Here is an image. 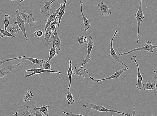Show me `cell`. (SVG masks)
<instances>
[{
  "label": "cell",
  "mask_w": 157,
  "mask_h": 116,
  "mask_svg": "<svg viewBox=\"0 0 157 116\" xmlns=\"http://www.w3.org/2000/svg\"><path fill=\"white\" fill-rule=\"evenodd\" d=\"M83 107H84L86 109H93L99 112H114L118 113V114H122L126 115L127 116H131L130 114H127L123 112H120L114 110L109 109H106L105 107L102 106H98L92 103H87L83 105Z\"/></svg>",
  "instance_id": "1"
},
{
  "label": "cell",
  "mask_w": 157,
  "mask_h": 116,
  "mask_svg": "<svg viewBox=\"0 0 157 116\" xmlns=\"http://www.w3.org/2000/svg\"><path fill=\"white\" fill-rule=\"evenodd\" d=\"M138 48H135V47L134 49L128 51L127 52L125 53L122 54H119L120 56H123V55H126L129 54L131 53L136 52L139 51L141 50L146 51L148 52H150L151 53H153V50L154 49L157 48V46H153L151 42L148 41L147 43L145 44L144 45V46L142 47H140L138 46Z\"/></svg>",
  "instance_id": "2"
},
{
  "label": "cell",
  "mask_w": 157,
  "mask_h": 116,
  "mask_svg": "<svg viewBox=\"0 0 157 116\" xmlns=\"http://www.w3.org/2000/svg\"><path fill=\"white\" fill-rule=\"evenodd\" d=\"M135 16L136 19L137 20V22L138 31L137 38V44H138L139 41V29L141 23L144 19L145 18L144 15L142 11V1L141 0L140 1L139 7L138 12L135 14Z\"/></svg>",
  "instance_id": "3"
},
{
  "label": "cell",
  "mask_w": 157,
  "mask_h": 116,
  "mask_svg": "<svg viewBox=\"0 0 157 116\" xmlns=\"http://www.w3.org/2000/svg\"><path fill=\"white\" fill-rule=\"evenodd\" d=\"M88 43L86 44L88 50V54L86 56L85 59L83 60L81 67H83L86 64L88 63L89 61L91 60L90 55L91 51L93 48L94 41L93 40L92 36H90L88 38Z\"/></svg>",
  "instance_id": "4"
},
{
  "label": "cell",
  "mask_w": 157,
  "mask_h": 116,
  "mask_svg": "<svg viewBox=\"0 0 157 116\" xmlns=\"http://www.w3.org/2000/svg\"><path fill=\"white\" fill-rule=\"evenodd\" d=\"M118 31L116 30L115 32L114 36L111 39L110 43V54L112 57L113 58L115 61H117L120 64L123 65L124 66L127 68V66L124 63H123L122 62L120 61L119 58V56L117 55L116 53V51H115L113 49V46H112V43L114 39L115 36L118 33Z\"/></svg>",
  "instance_id": "5"
},
{
  "label": "cell",
  "mask_w": 157,
  "mask_h": 116,
  "mask_svg": "<svg viewBox=\"0 0 157 116\" xmlns=\"http://www.w3.org/2000/svg\"><path fill=\"white\" fill-rule=\"evenodd\" d=\"M16 16V18H15L16 22H16L18 27L22 31L26 40L28 41V39L26 33L25 22L20 16L19 9H17L16 11V16Z\"/></svg>",
  "instance_id": "6"
},
{
  "label": "cell",
  "mask_w": 157,
  "mask_h": 116,
  "mask_svg": "<svg viewBox=\"0 0 157 116\" xmlns=\"http://www.w3.org/2000/svg\"><path fill=\"white\" fill-rule=\"evenodd\" d=\"M128 69H129V68L128 67L125 68L124 69H121L115 72L113 74L110 76V77L104 79H100V80H95V79H94L93 78L91 77L90 75L88 76L91 80L95 82H99L101 81L108 80H111V79L118 78L122 73H123Z\"/></svg>",
  "instance_id": "7"
},
{
  "label": "cell",
  "mask_w": 157,
  "mask_h": 116,
  "mask_svg": "<svg viewBox=\"0 0 157 116\" xmlns=\"http://www.w3.org/2000/svg\"><path fill=\"white\" fill-rule=\"evenodd\" d=\"M15 105L18 107L19 109V111L18 113V115L19 116H34V111L33 109L31 110L30 107L28 106L24 107L18 104H15Z\"/></svg>",
  "instance_id": "8"
},
{
  "label": "cell",
  "mask_w": 157,
  "mask_h": 116,
  "mask_svg": "<svg viewBox=\"0 0 157 116\" xmlns=\"http://www.w3.org/2000/svg\"><path fill=\"white\" fill-rule=\"evenodd\" d=\"M33 72V73L31 74L28 75H25L24 76V78L26 79L28 77H30V76L35 75V74H40L44 73V72H49L50 73H56L60 74H61V72L58 71H50L48 70H44V69H41L40 68L37 69H30L27 70L25 71V72Z\"/></svg>",
  "instance_id": "9"
},
{
  "label": "cell",
  "mask_w": 157,
  "mask_h": 116,
  "mask_svg": "<svg viewBox=\"0 0 157 116\" xmlns=\"http://www.w3.org/2000/svg\"><path fill=\"white\" fill-rule=\"evenodd\" d=\"M97 6L99 10V12L101 13V16L104 15L106 17L112 14L111 9L106 4L101 2Z\"/></svg>",
  "instance_id": "10"
},
{
  "label": "cell",
  "mask_w": 157,
  "mask_h": 116,
  "mask_svg": "<svg viewBox=\"0 0 157 116\" xmlns=\"http://www.w3.org/2000/svg\"><path fill=\"white\" fill-rule=\"evenodd\" d=\"M21 64V63H20L17 64L7 66L6 67L0 69V78L5 77L12 70L19 66Z\"/></svg>",
  "instance_id": "11"
},
{
  "label": "cell",
  "mask_w": 157,
  "mask_h": 116,
  "mask_svg": "<svg viewBox=\"0 0 157 116\" xmlns=\"http://www.w3.org/2000/svg\"><path fill=\"white\" fill-rule=\"evenodd\" d=\"M88 73L86 69L81 66L79 68L77 66H76L74 69H72V73L77 77L85 78Z\"/></svg>",
  "instance_id": "12"
},
{
  "label": "cell",
  "mask_w": 157,
  "mask_h": 116,
  "mask_svg": "<svg viewBox=\"0 0 157 116\" xmlns=\"http://www.w3.org/2000/svg\"><path fill=\"white\" fill-rule=\"evenodd\" d=\"M137 56H134L131 58V60L132 61H134L137 65V83L136 84V88L139 89L140 90L141 89V84H142L143 80V77L141 74L139 70V66L138 63L137 62V59H137Z\"/></svg>",
  "instance_id": "13"
},
{
  "label": "cell",
  "mask_w": 157,
  "mask_h": 116,
  "mask_svg": "<svg viewBox=\"0 0 157 116\" xmlns=\"http://www.w3.org/2000/svg\"><path fill=\"white\" fill-rule=\"evenodd\" d=\"M55 1V0H50L48 1L45 2L41 7V12L44 13L46 17L50 15V11L51 9V5Z\"/></svg>",
  "instance_id": "14"
},
{
  "label": "cell",
  "mask_w": 157,
  "mask_h": 116,
  "mask_svg": "<svg viewBox=\"0 0 157 116\" xmlns=\"http://www.w3.org/2000/svg\"><path fill=\"white\" fill-rule=\"evenodd\" d=\"M65 1H64V2H63V3H62L61 4V6L58 9H57L56 11H55L53 14L50 16L48 20H47V22L45 24V28H44V30H45V31L46 30L47 28L50 25V23L52 22H54L55 19L57 15L58 14L59 10L63 6V5L64 4Z\"/></svg>",
  "instance_id": "15"
},
{
  "label": "cell",
  "mask_w": 157,
  "mask_h": 116,
  "mask_svg": "<svg viewBox=\"0 0 157 116\" xmlns=\"http://www.w3.org/2000/svg\"><path fill=\"white\" fill-rule=\"evenodd\" d=\"M20 13L22 16V19L24 20L25 22L27 23V24L31 25V23L36 22L32 14H28V13L25 14L21 12Z\"/></svg>",
  "instance_id": "16"
},
{
  "label": "cell",
  "mask_w": 157,
  "mask_h": 116,
  "mask_svg": "<svg viewBox=\"0 0 157 116\" xmlns=\"http://www.w3.org/2000/svg\"><path fill=\"white\" fill-rule=\"evenodd\" d=\"M52 42L54 45L56 47V50L59 51L61 50V40L60 39L57 34L56 29L54 31V33L52 38Z\"/></svg>",
  "instance_id": "17"
},
{
  "label": "cell",
  "mask_w": 157,
  "mask_h": 116,
  "mask_svg": "<svg viewBox=\"0 0 157 116\" xmlns=\"http://www.w3.org/2000/svg\"><path fill=\"white\" fill-rule=\"evenodd\" d=\"M20 29L18 27L16 22L9 25L7 28V31L14 36V34L19 33Z\"/></svg>",
  "instance_id": "18"
},
{
  "label": "cell",
  "mask_w": 157,
  "mask_h": 116,
  "mask_svg": "<svg viewBox=\"0 0 157 116\" xmlns=\"http://www.w3.org/2000/svg\"><path fill=\"white\" fill-rule=\"evenodd\" d=\"M83 1H80V11L81 14H82L83 20V24L84 25V28L85 31H87L88 30V29L90 28V27L91 26V24L90 23V20H88L86 18L84 15L83 11Z\"/></svg>",
  "instance_id": "19"
},
{
  "label": "cell",
  "mask_w": 157,
  "mask_h": 116,
  "mask_svg": "<svg viewBox=\"0 0 157 116\" xmlns=\"http://www.w3.org/2000/svg\"><path fill=\"white\" fill-rule=\"evenodd\" d=\"M53 36L49 26L45 31L44 36V40L45 42L46 46H48L49 43L52 42L51 39L53 38Z\"/></svg>",
  "instance_id": "20"
},
{
  "label": "cell",
  "mask_w": 157,
  "mask_h": 116,
  "mask_svg": "<svg viewBox=\"0 0 157 116\" xmlns=\"http://www.w3.org/2000/svg\"><path fill=\"white\" fill-rule=\"evenodd\" d=\"M67 1L65 0L64 4L60 9L58 15H57V19H58V24L57 26V27L59 28L60 27V23H61L62 18L64 15L65 11V6L66 3Z\"/></svg>",
  "instance_id": "21"
},
{
  "label": "cell",
  "mask_w": 157,
  "mask_h": 116,
  "mask_svg": "<svg viewBox=\"0 0 157 116\" xmlns=\"http://www.w3.org/2000/svg\"><path fill=\"white\" fill-rule=\"evenodd\" d=\"M72 68V61L70 60L69 61V67L67 71V75L69 78V86L67 87V90H69L71 87L72 78L73 74Z\"/></svg>",
  "instance_id": "22"
},
{
  "label": "cell",
  "mask_w": 157,
  "mask_h": 116,
  "mask_svg": "<svg viewBox=\"0 0 157 116\" xmlns=\"http://www.w3.org/2000/svg\"><path fill=\"white\" fill-rule=\"evenodd\" d=\"M22 59L27 60L30 61L31 62L34 64L40 66L42 67L43 63L46 62V61H44L43 60H38L36 58H33L25 57L23 58Z\"/></svg>",
  "instance_id": "23"
},
{
  "label": "cell",
  "mask_w": 157,
  "mask_h": 116,
  "mask_svg": "<svg viewBox=\"0 0 157 116\" xmlns=\"http://www.w3.org/2000/svg\"><path fill=\"white\" fill-rule=\"evenodd\" d=\"M56 50V47L53 43V47L51 48L50 51L49 52V58L47 61H46V62H49L51 59L58 55V52H57Z\"/></svg>",
  "instance_id": "24"
},
{
  "label": "cell",
  "mask_w": 157,
  "mask_h": 116,
  "mask_svg": "<svg viewBox=\"0 0 157 116\" xmlns=\"http://www.w3.org/2000/svg\"><path fill=\"white\" fill-rule=\"evenodd\" d=\"M49 107L50 105H44L40 107H34L36 109L40 110L42 113L44 115V116H48L49 113L48 108Z\"/></svg>",
  "instance_id": "25"
},
{
  "label": "cell",
  "mask_w": 157,
  "mask_h": 116,
  "mask_svg": "<svg viewBox=\"0 0 157 116\" xmlns=\"http://www.w3.org/2000/svg\"><path fill=\"white\" fill-rule=\"evenodd\" d=\"M68 92L66 95V100L67 101V103L69 105H72L75 102V101L73 96V94L70 91L69 89L68 90Z\"/></svg>",
  "instance_id": "26"
},
{
  "label": "cell",
  "mask_w": 157,
  "mask_h": 116,
  "mask_svg": "<svg viewBox=\"0 0 157 116\" xmlns=\"http://www.w3.org/2000/svg\"><path fill=\"white\" fill-rule=\"evenodd\" d=\"M142 86L143 87V90H153L154 88H155V84L151 83H144Z\"/></svg>",
  "instance_id": "27"
},
{
  "label": "cell",
  "mask_w": 157,
  "mask_h": 116,
  "mask_svg": "<svg viewBox=\"0 0 157 116\" xmlns=\"http://www.w3.org/2000/svg\"><path fill=\"white\" fill-rule=\"evenodd\" d=\"M33 96V95L31 91L28 90L27 94L23 96V102L27 101H31Z\"/></svg>",
  "instance_id": "28"
},
{
  "label": "cell",
  "mask_w": 157,
  "mask_h": 116,
  "mask_svg": "<svg viewBox=\"0 0 157 116\" xmlns=\"http://www.w3.org/2000/svg\"><path fill=\"white\" fill-rule=\"evenodd\" d=\"M10 16L8 15H5L4 18V30H7V28L9 25V19Z\"/></svg>",
  "instance_id": "29"
},
{
  "label": "cell",
  "mask_w": 157,
  "mask_h": 116,
  "mask_svg": "<svg viewBox=\"0 0 157 116\" xmlns=\"http://www.w3.org/2000/svg\"><path fill=\"white\" fill-rule=\"evenodd\" d=\"M0 32H1L2 34V35H3L2 36L0 37V39L5 36L9 37L12 38H16V36L12 35L11 34L8 32L7 31H5L4 30L1 29V28H0Z\"/></svg>",
  "instance_id": "30"
},
{
  "label": "cell",
  "mask_w": 157,
  "mask_h": 116,
  "mask_svg": "<svg viewBox=\"0 0 157 116\" xmlns=\"http://www.w3.org/2000/svg\"><path fill=\"white\" fill-rule=\"evenodd\" d=\"M57 15L55 18V19L54 22L51 23H50V27L52 33L53 34V35H54L55 30L56 29V27L57 25V23H58V20H57Z\"/></svg>",
  "instance_id": "31"
},
{
  "label": "cell",
  "mask_w": 157,
  "mask_h": 116,
  "mask_svg": "<svg viewBox=\"0 0 157 116\" xmlns=\"http://www.w3.org/2000/svg\"><path fill=\"white\" fill-rule=\"evenodd\" d=\"M25 57H26V56H25L20 57L12 58H9L1 60L0 61V66H1L2 64H4V63H6L9 61H11L14 60L18 59H22L23 58H25Z\"/></svg>",
  "instance_id": "32"
},
{
  "label": "cell",
  "mask_w": 157,
  "mask_h": 116,
  "mask_svg": "<svg viewBox=\"0 0 157 116\" xmlns=\"http://www.w3.org/2000/svg\"><path fill=\"white\" fill-rule=\"evenodd\" d=\"M87 41V38L85 36H82L80 37L78 39V43L80 45H82L84 43H86Z\"/></svg>",
  "instance_id": "33"
},
{
  "label": "cell",
  "mask_w": 157,
  "mask_h": 116,
  "mask_svg": "<svg viewBox=\"0 0 157 116\" xmlns=\"http://www.w3.org/2000/svg\"><path fill=\"white\" fill-rule=\"evenodd\" d=\"M44 69L52 71L51 69V66L49 62H45L43 63L42 66Z\"/></svg>",
  "instance_id": "34"
},
{
  "label": "cell",
  "mask_w": 157,
  "mask_h": 116,
  "mask_svg": "<svg viewBox=\"0 0 157 116\" xmlns=\"http://www.w3.org/2000/svg\"><path fill=\"white\" fill-rule=\"evenodd\" d=\"M43 35V33L42 31L41 30H37L35 31V33H34V36L35 37H41Z\"/></svg>",
  "instance_id": "35"
},
{
  "label": "cell",
  "mask_w": 157,
  "mask_h": 116,
  "mask_svg": "<svg viewBox=\"0 0 157 116\" xmlns=\"http://www.w3.org/2000/svg\"><path fill=\"white\" fill-rule=\"evenodd\" d=\"M34 116H45L43 115L42 113L40 110L36 109L35 107H34Z\"/></svg>",
  "instance_id": "36"
},
{
  "label": "cell",
  "mask_w": 157,
  "mask_h": 116,
  "mask_svg": "<svg viewBox=\"0 0 157 116\" xmlns=\"http://www.w3.org/2000/svg\"><path fill=\"white\" fill-rule=\"evenodd\" d=\"M62 112L64 113V114H66L67 115L69 116H84L80 114H75V113H73L72 112H66L64 110L62 111Z\"/></svg>",
  "instance_id": "37"
},
{
  "label": "cell",
  "mask_w": 157,
  "mask_h": 116,
  "mask_svg": "<svg viewBox=\"0 0 157 116\" xmlns=\"http://www.w3.org/2000/svg\"><path fill=\"white\" fill-rule=\"evenodd\" d=\"M151 83H152L153 84H155L156 86L155 88L156 89V93L157 91V76L156 75L154 76V77L152 79V81L151 82Z\"/></svg>",
  "instance_id": "38"
},
{
  "label": "cell",
  "mask_w": 157,
  "mask_h": 116,
  "mask_svg": "<svg viewBox=\"0 0 157 116\" xmlns=\"http://www.w3.org/2000/svg\"><path fill=\"white\" fill-rule=\"evenodd\" d=\"M135 108V107H133L132 109L133 112H132V116H135L136 114V111Z\"/></svg>",
  "instance_id": "39"
},
{
  "label": "cell",
  "mask_w": 157,
  "mask_h": 116,
  "mask_svg": "<svg viewBox=\"0 0 157 116\" xmlns=\"http://www.w3.org/2000/svg\"><path fill=\"white\" fill-rule=\"evenodd\" d=\"M18 112H16L15 113H13V114H14V116H18Z\"/></svg>",
  "instance_id": "40"
},
{
  "label": "cell",
  "mask_w": 157,
  "mask_h": 116,
  "mask_svg": "<svg viewBox=\"0 0 157 116\" xmlns=\"http://www.w3.org/2000/svg\"><path fill=\"white\" fill-rule=\"evenodd\" d=\"M3 36V35H2V34L1 33V32H0V37H1Z\"/></svg>",
  "instance_id": "41"
},
{
  "label": "cell",
  "mask_w": 157,
  "mask_h": 116,
  "mask_svg": "<svg viewBox=\"0 0 157 116\" xmlns=\"http://www.w3.org/2000/svg\"><path fill=\"white\" fill-rule=\"evenodd\" d=\"M20 1V3H21V2H23V1Z\"/></svg>",
  "instance_id": "42"
},
{
  "label": "cell",
  "mask_w": 157,
  "mask_h": 116,
  "mask_svg": "<svg viewBox=\"0 0 157 116\" xmlns=\"http://www.w3.org/2000/svg\"><path fill=\"white\" fill-rule=\"evenodd\" d=\"M151 116H153V115H151Z\"/></svg>",
  "instance_id": "43"
}]
</instances>
